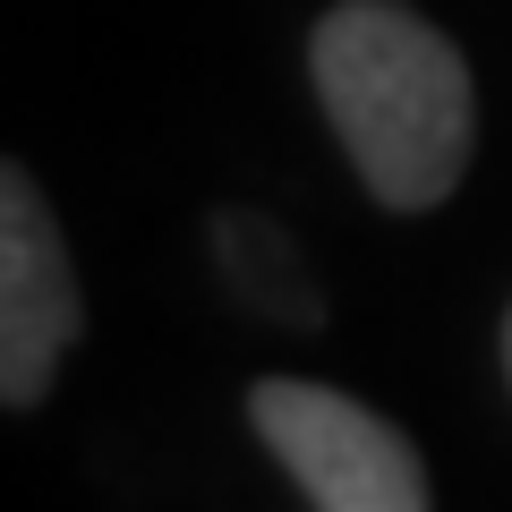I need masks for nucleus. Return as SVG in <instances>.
Listing matches in <instances>:
<instances>
[{"label":"nucleus","mask_w":512,"mask_h":512,"mask_svg":"<svg viewBox=\"0 0 512 512\" xmlns=\"http://www.w3.org/2000/svg\"><path fill=\"white\" fill-rule=\"evenodd\" d=\"M308 77L376 205L427 214L461 188L478 146V94L444 26L402 0H333L308 35Z\"/></svg>","instance_id":"obj_1"},{"label":"nucleus","mask_w":512,"mask_h":512,"mask_svg":"<svg viewBox=\"0 0 512 512\" xmlns=\"http://www.w3.org/2000/svg\"><path fill=\"white\" fill-rule=\"evenodd\" d=\"M248 419L316 512H419L436 495L427 487V461L410 453L402 427L376 419L350 393H333V384L265 376L248 393Z\"/></svg>","instance_id":"obj_2"},{"label":"nucleus","mask_w":512,"mask_h":512,"mask_svg":"<svg viewBox=\"0 0 512 512\" xmlns=\"http://www.w3.org/2000/svg\"><path fill=\"white\" fill-rule=\"evenodd\" d=\"M86 333L60 214L18 163H0V410H35Z\"/></svg>","instance_id":"obj_3"},{"label":"nucleus","mask_w":512,"mask_h":512,"mask_svg":"<svg viewBox=\"0 0 512 512\" xmlns=\"http://www.w3.org/2000/svg\"><path fill=\"white\" fill-rule=\"evenodd\" d=\"M214 256H222V274H231V291L248 299L265 325H316V316H325V299H316V282H308V256L291 248V231H282L274 214L222 205L214 214Z\"/></svg>","instance_id":"obj_4"},{"label":"nucleus","mask_w":512,"mask_h":512,"mask_svg":"<svg viewBox=\"0 0 512 512\" xmlns=\"http://www.w3.org/2000/svg\"><path fill=\"white\" fill-rule=\"evenodd\" d=\"M504 376H512V316H504Z\"/></svg>","instance_id":"obj_5"}]
</instances>
